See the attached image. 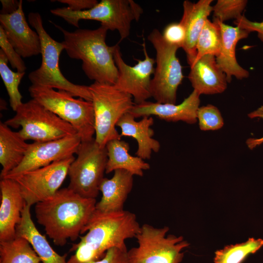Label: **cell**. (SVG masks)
I'll list each match as a JSON object with an SVG mask.
<instances>
[{
  "label": "cell",
  "instance_id": "e0dca14e",
  "mask_svg": "<svg viewBox=\"0 0 263 263\" xmlns=\"http://www.w3.org/2000/svg\"><path fill=\"white\" fill-rule=\"evenodd\" d=\"M0 189V242H2L16 237V227L20 221L25 202L14 180L1 179Z\"/></svg>",
  "mask_w": 263,
  "mask_h": 263
},
{
  "label": "cell",
  "instance_id": "83f0119b",
  "mask_svg": "<svg viewBox=\"0 0 263 263\" xmlns=\"http://www.w3.org/2000/svg\"><path fill=\"white\" fill-rule=\"evenodd\" d=\"M221 46V34L219 26L215 21L212 22L207 19L197 40V54L193 63L206 55H210L216 57L220 53Z\"/></svg>",
  "mask_w": 263,
  "mask_h": 263
},
{
  "label": "cell",
  "instance_id": "30bf717a",
  "mask_svg": "<svg viewBox=\"0 0 263 263\" xmlns=\"http://www.w3.org/2000/svg\"><path fill=\"white\" fill-rule=\"evenodd\" d=\"M76 154L68 169V188L83 197L96 199L106 171L108 160L106 147H100L94 138L82 141Z\"/></svg>",
  "mask_w": 263,
  "mask_h": 263
},
{
  "label": "cell",
  "instance_id": "52a82bcc",
  "mask_svg": "<svg viewBox=\"0 0 263 263\" xmlns=\"http://www.w3.org/2000/svg\"><path fill=\"white\" fill-rule=\"evenodd\" d=\"M4 123L19 131L25 140L45 142L77 134L75 129L37 101L32 99L22 103L15 115Z\"/></svg>",
  "mask_w": 263,
  "mask_h": 263
},
{
  "label": "cell",
  "instance_id": "e575fe53",
  "mask_svg": "<svg viewBox=\"0 0 263 263\" xmlns=\"http://www.w3.org/2000/svg\"><path fill=\"white\" fill-rule=\"evenodd\" d=\"M234 24L236 26L246 30L250 33L257 32L258 38L263 42V21H252L242 15L234 20Z\"/></svg>",
  "mask_w": 263,
  "mask_h": 263
},
{
  "label": "cell",
  "instance_id": "d6a6232c",
  "mask_svg": "<svg viewBox=\"0 0 263 263\" xmlns=\"http://www.w3.org/2000/svg\"><path fill=\"white\" fill-rule=\"evenodd\" d=\"M162 36L169 44L182 48L186 39V31L183 25L180 22H172L164 28Z\"/></svg>",
  "mask_w": 263,
  "mask_h": 263
},
{
  "label": "cell",
  "instance_id": "d590c367",
  "mask_svg": "<svg viewBox=\"0 0 263 263\" xmlns=\"http://www.w3.org/2000/svg\"><path fill=\"white\" fill-rule=\"evenodd\" d=\"M56 1L66 4L69 9L75 12L91 9L98 2L96 0H57Z\"/></svg>",
  "mask_w": 263,
  "mask_h": 263
},
{
  "label": "cell",
  "instance_id": "74e56055",
  "mask_svg": "<svg viewBox=\"0 0 263 263\" xmlns=\"http://www.w3.org/2000/svg\"><path fill=\"white\" fill-rule=\"evenodd\" d=\"M0 2L2 4L0 14L7 15L15 12L18 9L20 0H1Z\"/></svg>",
  "mask_w": 263,
  "mask_h": 263
},
{
  "label": "cell",
  "instance_id": "3957f363",
  "mask_svg": "<svg viewBox=\"0 0 263 263\" xmlns=\"http://www.w3.org/2000/svg\"><path fill=\"white\" fill-rule=\"evenodd\" d=\"M64 38L62 42L68 56L81 60L82 69L91 80L114 85L118 72L113 57V46L106 43L108 30L102 26L95 29H78L69 32L52 23Z\"/></svg>",
  "mask_w": 263,
  "mask_h": 263
},
{
  "label": "cell",
  "instance_id": "7a4b0ae2",
  "mask_svg": "<svg viewBox=\"0 0 263 263\" xmlns=\"http://www.w3.org/2000/svg\"><path fill=\"white\" fill-rule=\"evenodd\" d=\"M140 225L136 215L127 210L102 213L95 210L68 263H89L101 259L110 249H127L125 241L135 238Z\"/></svg>",
  "mask_w": 263,
  "mask_h": 263
},
{
  "label": "cell",
  "instance_id": "ac0fdd59",
  "mask_svg": "<svg viewBox=\"0 0 263 263\" xmlns=\"http://www.w3.org/2000/svg\"><path fill=\"white\" fill-rule=\"evenodd\" d=\"M213 20L219 25L221 34V50L216 60L226 75L228 83L231 81L233 76L240 80L248 77L249 72L237 62L235 49L239 41L247 38L250 32L237 26L226 24L215 18Z\"/></svg>",
  "mask_w": 263,
  "mask_h": 263
},
{
  "label": "cell",
  "instance_id": "6da1fadb",
  "mask_svg": "<svg viewBox=\"0 0 263 263\" xmlns=\"http://www.w3.org/2000/svg\"><path fill=\"white\" fill-rule=\"evenodd\" d=\"M96 203V199L83 197L67 187L36 204V218L54 244L61 246L68 239L75 241L84 233Z\"/></svg>",
  "mask_w": 263,
  "mask_h": 263
},
{
  "label": "cell",
  "instance_id": "8992f818",
  "mask_svg": "<svg viewBox=\"0 0 263 263\" xmlns=\"http://www.w3.org/2000/svg\"><path fill=\"white\" fill-rule=\"evenodd\" d=\"M89 88L94 113V139L100 147L104 148L109 141L121 139L116 124L135 104L130 94L114 85L94 82Z\"/></svg>",
  "mask_w": 263,
  "mask_h": 263
},
{
  "label": "cell",
  "instance_id": "5b68a950",
  "mask_svg": "<svg viewBox=\"0 0 263 263\" xmlns=\"http://www.w3.org/2000/svg\"><path fill=\"white\" fill-rule=\"evenodd\" d=\"M28 90L32 99L70 124L82 141L94 138L95 121L92 101L77 99L67 91L45 86L31 85Z\"/></svg>",
  "mask_w": 263,
  "mask_h": 263
},
{
  "label": "cell",
  "instance_id": "9c48e42d",
  "mask_svg": "<svg viewBox=\"0 0 263 263\" xmlns=\"http://www.w3.org/2000/svg\"><path fill=\"white\" fill-rule=\"evenodd\" d=\"M156 51V67L150 85V93L156 102L176 104L177 90L184 75L176 56L178 47L169 44L157 29L148 37Z\"/></svg>",
  "mask_w": 263,
  "mask_h": 263
},
{
  "label": "cell",
  "instance_id": "484cf974",
  "mask_svg": "<svg viewBox=\"0 0 263 263\" xmlns=\"http://www.w3.org/2000/svg\"><path fill=\"white\" fill-rule=\"evenodd\" d=\"M41 261L30 243L17 236L0 242V263H40Z\"/></svg>",
  "mask_w": 263,
  "mask_h": 263
},
{
  "label": "cell",
  "instance_id": "4316f807",
  "mask_svg": "<svg viewBox=\"0 0 263 263\" xmlns=\"http://www.w3.org/2000/svg\"><path fill=\"white\" fill-rule=\"evenodd\" d=\"M263 246V240L250 238L245 242L225 246L215 253L214 263H242Z\"/></svg>",
  "mask_w": 263,
  "mask_h": 263
},
{
  "label": "cell",
  "instance_id": "f546056e",
  "mask_svg": "<svg viewBox=\"0 0 263 263\" xmlns=\"http://www.w3.org/2000/svg\"><path fill=\"white\" fill-rule=\"evenodd\" d=\"M248 1L246 0H218L212 6L214 18L224 22L242 16Z\"/></svg>",
  "mask_w": 263,
  "mask_h": 263
},
{
  "label": "cell",
  "instance_id": "2e32d148",
  "mask_svg": "<svg viewBox=\"0 0 263 263\" xmlns=\"http://www.w3.org/2000/svg\"><path fill=\"white\" fill-rule=\"evenodd\" d=\"M200 95L193 90L178 105L146 101L139 104H134L129 113L135 118L154 115L168 122L182 121L188 124H195L197 121Z\"/></svg>",
  "mask_w": 263,
  "mask_h": 263
},
{
  "label": "cell",
  "instance_id": "d6986e66",
  "mask_svg": "<svg viewBox=\"0 0 263 263\" xmlns=\"http://www.w3.org/2000/svg\"><path fill=\"white\" fill-rule=\"evenodd\" d=\"M212 0H200L194 3L186 0L183 2V13L179 22L186 31V39L182 48L186 54L190 66L196 56V44L199 35L212 12Z\"/></svg>",
  "mask_w": 263,
  "mask_h": 263
},
{
  "label": "cell",
  "instance_id": "f1b7e54d",
  "mask_svg": "<svg viewBox=\"0 0 263 263\" xmlns=\"http://www.w3.org/2000/svg\"><path fill=\"white\" fill-rule=\"evenodd\" d=\"M8 62L6 56L0 49V75L9 96L10 106L16 112L22 103L19 87L25 72L13 71L8 67Z\"/></svg>",
  "mask_w": 263,
  "mask_h": 263
},
{
  "label": "cell",
  "instance_id": "ffe728a7",
  "mask_svg": "<svg viewBox=\"0 0 263 263\" xmlns=\"http://www.w3.org/2000/svg\"><path fill=\"white\" fill-rule=\"evenodd\" d=\"M190 67L188 79L193 90L200 95L220 94L226 90L228 83L226 75L214 56H204Z\"/></svg>",
  "mask_w": 263,
  "mask_h": 263
},
{
  "label": "cell",
  "instance_id": "603a6c76",
  "mask_svg": "<svg viewBox=\"0 0 263 263\" xmlns=\"http://www.w3.org/2000/svg\"><path fill=\"white\" fill-rule=\"evenodd\" d=\"M30 207L25 204L20 221L16 227V236L28 241L41 263H68L66 255H60L56 252L36 227L31 217Z\"/></svg>",
  "mask_w": 263,
  "mask_h": 263
},
{
  "label": "cell",
  "instance_id": "9a60e30c",
  "mask_svg": "<svg viewBox=\"0 0 263 263\" xmlns=\"http://www.w3.org/2000/svg\"><path fill=\"white\" fill-rule=\"evenodd\" d=\"M22 0L18 9L11 14H0V26L6 38L22 57H29L41 54L38 34L29 26L23 10Z\"/></svg>",
  "mask_w": 263,
  "mask_h": 263
},
{
  "label": "cell",
  "instance_id": "ba28073f",
  "mask_svg": "<svg viewBox=\"0 0 263 263\" xmlns=\"http://www.w3.org/2000/svg\"><path fill=\"white\" fill-rule=\"evenodd\" d=\"M169 230L166 226L141 225L135 237L138 246L128 250L129 263H180L184 256L182 251L189 244L182 236H167Z\"/></svg>",
  "mask_w": 263,
  "mask_h": 263
},
{
  "label": "cell",
  "instance_id": "8fae6325",
  "mask_svg": "<svg viewBox=\"0 0 263 263\" xmlns=\"http://www.w3.org/2000/svg\"><path fill=\"white\" fill-rule=\"evenodd\" d=\"M143 13L142 8L132 0H102L86 10L67 9L64 17L68 23L77 28L81 19L98 21L108 30L117 31L123 40L129 37L132 22L138 21Z\"/></svg>",
  "mask_w": 263,
  "mask_h": 263
},
{
  "label": "cell",
  "instance_id": "4fadbf2b",
  "mask_svg": "<svg viewBox=\"0 0 263 263\" xmlns=\"http://www.w3.org/2000/svg\"><path fill=\"white\" fill-rule=\"evenodd\" d=\"M142 46L144 59H137V64L131 66L123 59L119 45H113V57L118 72L114 85L130 94L135 104L143 103L151 97V76L155 70V60L149 56L144 41Z\"/></svg>",
  "mask_w": 263,
  "mask_h": 263
},
{
  "label": "cell",
  "instance_id": "d4e9b609",
  "mask_svg": "<svg viewBox=\"0 0 263 263\" xmlns=\"http://www.w3.org/2000/svg\"><path fill=\"white\" fill-rule=\"evenodd\" d=\"M108 160L105 173L117 169L126 170L133 176H143L144 170L150 169V165L142 158L131 155L128 143L121 139L109 141L106 145Z\"/></svg>",
  "mask_w": 263,
  "mask_h": 263
},
{
  "label": "cell",
  "instance_id": "8d00e7d4",
  "mask_svg": "<svg viewBox=\"0 0 263 263\" xmlns=\"http://www.w3.org/2000/svg\"><path fill=\"white\" fill-rule=\"evenodd\" d=\"M248 116L251 119L259 118L263 119V106H261L257 110L250 113ZM263 143V136L260 138H250L246 141L248 148L253 150Z\"/></svg>",
  "mask_w": 263,
  "mask_h": 263
},
{
  "label": "cell",
  "instance_id": "5bb4252c",
  "mask_svg": "<svg viewBox=\"0 0 263 263\" xmlns=\"http://www.w3.org/2000/svg\"><path fill=\"white\" fill-rule=\"evenodd\" d=\"M81 142L79 136L76 134L57 140L30 144L21 163L2 178H10L74 156L77 152Z\"/></svg>",
  "mask_w": 263,
  "mask_h": 263
},
{
  "label": "cell",
  "instance_id": "7c38bea8",
  "mask_svg": "<svg viewBox=\"0 0 263 263\" xmlns=\"http://www.w3.org/2000/svg\"><path fill=\"white\" fill-rule=\"evenodd\" d=\"M75 159L72 156L8 178L18 183L25 203L31 207L55 195L68 175L69 167Z\"/></svg>",
  "mask_w": 263,
  "mask_h": 263
},
{
  "label": "cell",
  "instance_id": "277c9868",
  "mask_svg": "<svg viewBox=\"0 0 263 263\" xmlns=\"http://www.w3.org/2000/svg\"><path fill=\"white\" fill-rule=\"evenodd\" d=\"M28 19L39 35L42 56L40 67L28 75L32 85L65 91L75 97L92 101L89 86L72 83L62 74L59 67V59L61 52L64 50V46L62 42L54 39L46 32L40 14L31 12L28 15Z\"/></svg>",
  "mask_w": 263,
  "mask_h": 263
},
{
  "label": "cell",
  "instance_id": "44dd1931",
  "mask_svg": "<svg viewBox=\"0 0 263 263\" xmlns=\"http://www.w3.org/2000/svg\"><path fill=\"white\" fill-rule=\"evenodd\" d=\"M133 177L126 170L117 169L112 178H104L99 188L102 197L96 203L95 210L102 213L124 210V204L132 188Z\"/></svg>",
  "mask_w": 263,
  "mask_h": 263
},
{
  "label": "cell",
  "instance_id": "4dcf8cb0",
  "mask_svg": "<svg viewBox=\"0 0 263 263\" xmlns=\"http://www.w3.org/2000/svg\"><path fill=\"white\" fill-rule=\"evenodd\" d=\"M197 118L200 130L204 131L219 130L224 124L219 110L211 104L199 107Z\"/></svg>",
  "mask_w": 263,
  "mask_h": 263
},
{
  "label": "cell",
  "instance_id": "836d02e7",
  "mask_svg": "<svg viewBox=\"0 0 263 263\" xmlns=\"http://www.w3.org/2000/svg\"><path fill=\"white\" fill-rule=\"evenodd\" d=\"M127 252V249L112 248L101 259L89 263H129Z\"/></svg>",
  "mask_w": 263,
  "mask_h": 263
},
{
  "label": "cell",
  "instance_id": "1f68e13d",
  "mask_svg": "<svg viewBox=\"0 0 263 263\" xmlns=\"http://www.w3.org/2000/svg\"><path fill=\"white\" fill-rule=\"evenodd\" d=\"M0 46L11 66L17 72H25L26 66L21 56L8 41L2 27L0 25Z\"/></svg>",
  "mask_w": 263,
  "mask_h": 263
},
{
  "label": "cell",
  "instance_id": "7402d4cb",
  "mask_svg": "<svg viewBox=\"0 0 263 263\" xmlns=\"http://www.w3.org/2000/svg\"><path fill=\"white\" fill-rule=\"evenodd\" d=\"M135 118L128 113L119 119L116 126L121 129V137H131L136 140V156L143 160L150 159L152 152H158L160 148L159 142L152 137L154 131L151 126L154 123L153 118L152 116H144L139 121Z\"/></svg>",
  "mask_w": 263,
  "mask_h": 263
},
{
  "label": "cell",
  "instance_id": "cb8c5ba5",
  "mask_svg": "<svg viewBox=\"0 0 263 263\" xmlns=\"http://www.w3.org/2000/svg\"><path fill=\"white\" fill-rule=\"evenodd\" d=\"M30 144L19 132L13 131L4 123H0V178L18 167L23 161Z\"/></svg>",
  "mask_w": 263,
  "mask_h": 263
}]
</instances>
